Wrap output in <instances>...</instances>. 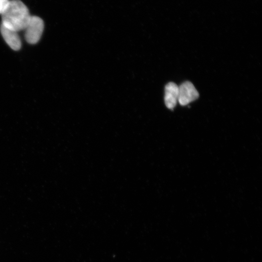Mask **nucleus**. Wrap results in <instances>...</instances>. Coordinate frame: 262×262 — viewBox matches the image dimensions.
<instances>
[{"instance_id": "1", "label": "nucleus", "mask_w": 262, "mask_h": 262, "mask_svg": "<svg viewBox=\"0 0 262 262\" xmlns=\"http://www.w3.org/2000/svg\"><path fill=\"white\" fill-rule=\"evenodd\" d=\"M1 15L2 25L19 32L24 30L31 16L27 7L20 0H11Z\"/></svg>"}, {"instance_id": "2", "label": "nucleus", "mask_w": 262, "mask_h": 262, "mask_svg": "<svg viewBox=\"0 0 262 262\" xmlns=\"http://www.w3.org/2000/svg\"><path fill=\"white\" fill-rule=\"evenodd\" d=\"M44 22L39 17L32 16L24 30L25 37L27 42L34 44L38 42L43 32Z\"/></svg>"}, {"instance_id": "3", "label": "nucleus", "mask_w": 262, "mask_h": 262, "mask_svg": "<svg viewBox=\"0 0 262 262\" xmlns=\"http://www.w3.org/2000/svg\"><path fill=\"white\" fill-rule=\"evenodd\" d=\"M198 97V92L192 82L186 81L179 86L178 102L181 105H186Z\"/></svg>"}, {"instance_id": "4", "label": "nucleus", "mask_w": 262, "mask_h": 262, "mask_svg": "<svg viewBox=\"0 0 262 262\" xmlns=\"http://www.w3.org/2000/svg\"><path fill=\"white\" fill-rule=\"evenodd\" d=\"M0 30L3 39L11 49L15 50L20 49L21 42L17 32L8 29L2 24Z\"/></svg>"}, {"instance_id": "5", "label": "nucleus", "mask_w": 262, "mask_h": 262, "mask_svg": "<svg viewBox=\"0 0 262 262\" xmlns=\"http://www.w3.org/2000/svg\"><path fill=\"white\" fill-rule=\"evenodd\" d=\"M164 102L169 109H173L178 102L179 86L174 82H170L165 87Z\"/></svg>"}, {"instance_id": "6", "label": "nucleus", "mask_w": 262, "mask_h": 262, "mask_svg": "<svg viewBox=\"0 0 262 262\" xmlns=\"http://www.w3.org/2000/svg\"><path fill=\"white\" fill-rule=\"evenodd\" d=\"M10 0H0V14H1L6 9Z\"/></svg>"}]
</instances>
